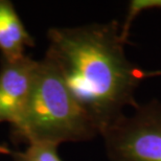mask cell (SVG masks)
Segmentation results:
<instances>
[{"label": "cell", "instance_id": "obj_7", "mask_svg": "<svg viewBox=\"0 0 161 161\" xmlns=\"http://www.w3.org/2000/svg\"><path fill=\"white\" fill-rule=\"evenodd\" d=\"M153 8H161V0H132V1H130L127 16H125L124 20V23L120 24L121 37L124 41L127 42L128 40L129 31H130L132 22L134 21V19L141 12Z\"/></svg>", "mask_w": 161, "mask_h": 161}, {"label": "cell", "instance_id": "obj_8", "mask_svg": "<svg viewBox=\"0 0 161 161\" xmlns=\"http://www.w3.org/2000/svg\"><path fill=\"white\" fill-rule=\"evenodd\" d=\"M161 75V70H154V71H146V78H154V76H160Z\"/></svg>", "mask_w": 161, "mask_h": 161}, {"label": "cell", "instance_id": "obj_6", "mask_svg": "<svg viewBox=\"0 0 161 161\" xmlns=\"http://www.w3.org/2000/svg\"><path fill=\"white\" fill-rule=\"evenodd\" d=\"M58 144L51 142H31L25 151H12L8 149L6 154L14 161H63L58 153Z\"/></svg>", "mask_w": 161, "mask_h": 161}, {"label": "cell", "instance_id": "obj_9", "mask_svg": "<svg viewBox=\"0 0 161 161\" xmlns=\"http://www.w3.org/2000/svg\"><path fill=\"white\" fill-rule=\"evenodd\" d=\"M6 151H8V147L5 146H0V154H6Z\"/></svg>", "mask_w": 161, "mask_h": 161}, {"label": "cell", "instance_id": "obj_5", "mask_svg": "<svg viewBox=\"0 0 161 161\" xmlns=\"http://www.w3.org/2000/svg\"><path fill=\"white\" fill-rule=\"evenodd\" d=\"M35 40L9 0H0V53L1 58L15 60L25 54L27 47H34Z\"/></svg>", "mask_w": 161, "mask_h": 161}, {"label": "cell", "instance_id": "obj_4", "mask_svg": "<svg viewBox=\"0 0 161 161\" xmlns=\"http://www.w3.org/2000/svg\"><path fill=\"white\" fill-rule=\"evenodd\" d=\"M0 61V124L13 125L30 96L38 61L27 56Z\"/></svg>", "mask_w": 161, "mask_h": 161}, {"label": "cell", "instance_id": "obj_1", "mask_svg": "<svg viewBox=\"0 0 161 161\" xmlns=\"http://www.w3.org/2000/svg\"><path fill=\"white\" fill-rule=\"evenodd\" d=\"M47 38L45 57L99 135L125 115L127 107H138L135 93L147 80V70L128 59L117 21L53 27Z\"/></svg>", "mask_w": 161, "mask_h": 161}, {"label": "cell", "instance_id": "obj_3", "mask_svg": "<svg viewBox=\"0 0 161 161\" xmlns=\"http://www.w3.org/2000/svg\"><path fill=\"white\" fill-rule=\"evenodd\" d=\"M101 135L111 161H161V103L138 105Z\"/></svg>", "mask_w": 161, "mask_h": 161}, {"label": "cell", "instance_id": "obj_2", "mask_svg": "<svg viewBox=\"0 0 161 161\" xmlns=\"http://www.w3.org/2000/svg\"><path fill=\"white\" fill-rule=\"evenodd\" d=\"M99 135L82 110L54 64L44 57L38 61L30 96L21 114L11 125L15 143L86 141Z\"/></svg>", "mask_w": 161, "mask_h": 161}]
</instances>
